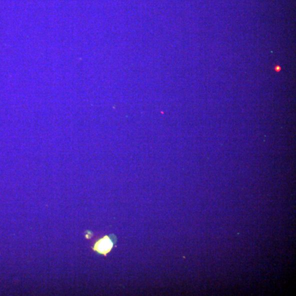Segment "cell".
Returning <instances> with one entry per match:
<instances>
[{"instance_id":"6da1fadb","label":"cell","mask_w":296,"mask_h":296,"mask_svg":"<svg viewBox=\"0 0 296 296\" xmlns=\"http://www.w3.org/2000/svg\"><path fill=\"white\" fill-rule=\"evenodd\" d=\"M116 242V238L115 236H106L95 243L93 250L100 254L106 256L110 252Z\"/></svg>"}]
</instances>
